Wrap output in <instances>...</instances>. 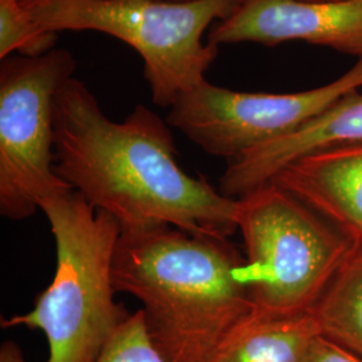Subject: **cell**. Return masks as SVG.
<instances>
[{
  "label": "cell",
  "mask_w": 362,
  "mask_h": 362,
  "mask_svg": "<svg viewBox=\"0 0 362 362\" xmlns=\"http://www.w3.org/2000/svg\"><path fill=\"white\" fill-rule=\"evenodd\" d=\"M303 362H362V358L318 336L313 341Z\"/></svg>",
  "instance_id": "15"
},
{
  "label": "cell",
  "mask_w": 362,
  "mask_h": 362,
  "mask_svg": "<svg viewBox=\"0 0 362 362\" xmlns=\"http://www.w3.org/2000/svg\"><path fill=\"white\" fill-rule=\"evenodd\" d=\"M243 262L228 239L164 226L121 233L113 282L141 302L146 333L167 361L206 362L252 313Z\"/></svg>",
  "instance_id": "2"
},
{
  "label": "cell",
  "mask_w": 362,
  "mask_h": 362,
  "mask_svg": "<svg viewBox=\"0 0 362 362\" xmlns=\"http://www.w3.org/2000/svg\"><path fill=\"white\" fill-rule=\"evenodd\" d=\"M208 42H305L362 59V0H239Z\"/></svg>",
  "instance_id": "8"
},
{
  "label": "cell",
  "mask_w": 362,
  "mask_h": 362,
  "mask_svg": "<svg viewBox=\"0 0 362 362\" xmlns=\"http://www.w3.org/2000/svg\"><path fill=\"white\" fill-rule=\"evenodd\" d=\"M57 34L34 21L30 10L15 0H0V59L13 52L38 57L54 49Z\"/></svg>",
  "instance_id": "13"
},
{
  "label": "cell",
  "mask_w": 362,
  "mask_h": 362,
  "mask_svg": "<svg viewBox=\"0 0 362 362\" xmlns=\"http://www.w3.org/2000/svg\"><path fill=\"white\" fill-rule=\"evenodd\" d=\"M236 224L246 254L239 279L252 313L270 318L311 313L358 245L274 181L238 199Z\"/></svg>",
  "instance_id": "4"
},
{
  "label": "cell",
  "mask_w": 362,
  "mask_h": 362,
  "mask_svg": "<svg viewBox=\"0 0 362 362\" xmlns=\"http://www.w3.org/2000/svg\"><path fill=\"white\" fill-rule=\"evenodd\" d=\"M272 181L362 245V143L303 156Z\"/></svg>",
  "instance_id": "10"
},
{
  "label": "cell",
  "mask_w": 362,
  "mask_h": 362,
  "mask_svg": "<svg viewBox=\"0 0 362 362\" xmlns=\"http://www.w3.org/2000/svg\"><path fill=\"white\" fill-rule=\"evenodd\" d=\"M98 362H168L146 333L141 310L129 314L109 339Z\"/></svg>",
  "instance_id": "14"
},
{
  "label": "cell",
  "mask_w": 362,
  "mask_h": 362,
  "mask_svg": "<svg viewBox=\"0 0 362 362\" xmlns=\"http://www.w3.org/2000/svg\"><path fill=\"white\" fill-rule=\"evenodd\" d=\"M76 66L66 49L1 61L0 215L6 219H28L42 200L71 189L55 170V103Z\"/></svg>",
  "instance_id": "6"
},
{
  "label": "cell",
  "mask_w": 362,
  "mask_h": 362,
  "mask_svg": "<svg viewBox=\"0 0 362 362\" xmlns=\"http://www.w3.org/2000/svg\"><path fill=\"white\" fill-rule=\"evenodd\" d=\"M318 336L311 313L290 318L251 313L206 362H303Z\"/></svg>",
  "instance_id": "11"
},
{
  "label": "cell",
  "mask_w": 362,
  "mask_h": 362,
  "mask_svg": "<svg viewBox=\"0 0 362 362\" xmlns=\"http://www.w3.org/2000/svg\"><path fill=\"white\" fill-rule=\"evenodd\" d=\"M40 211L55 239V274L33 310L1 320V327L40 330L47 362H98L130 314L115 299L113 262L122 230L74 189L46 197Z\"/></svg>",
  "instance_id": "3"
},
{
  "label": "cell",
  "mask_w": 362,
  "mask_h": 362,
  "mask_svg": "<svg viewBox=\"0 0 362 362\" xmlns=\"http://www.w3.org/2000/svg\"><path fill=\"white\" fill-rule=\"evenodd\" d=\"M55 170L122 233L169 226L228 239L238 230V199L181 168L168 122L143 105L112 121L74 77L57 95Z\"/></svg>",
  "instance_id": "1"
},
{
  "label": "cell",
  "mask_w": 362,
  "mask_h": 362,
  "mask_svg": "<svg viewBox=\"0 0 362 362\" xmlns=\"http://www.w3.org/2000/svg\"><path fill=\"white\" fill-rule=\"evenodd\" d=\"M362 143V93L353 91L291 134L264 144L228 163L220 177V194L239 199L269 182L303 156Z\"/></svg>",
  "instance_id": "9"
},
{
  "label": "cell",
  "mask_w": 362,
  "mask_h": 362,
  "mask_svg": "<svg viewBox=\"0 0 362 362\" xmlns=\"http://www.w3.org/2000/svg\"><path fill=\"white\" fill-rule=\"evenodd\" d=\"M19 4H22L23 7H26L28 10H31L33 7H35L37 4H39L40 1H43V0H16Z\"/></svg>",
  "instance_id": "17"
},
{
  "label": "cell",
  "mask_w": 362,
  "mask_h": 362,
  "mask_svg": "<svg viewBox=\"0 0 362 362\" xmlns=\"http://www.w3.org/2000/svg\"><path fill=\"white\" fill-rule=\"evenodd\" d=\"M239 0H43L30 10L52 31H95L119 39L143 58L152 101L170 107L202 85L219 46L204 43L214 22L224 21Z\"/></svg>",
  "instance_id": "5"
},
{
  "label": "cell",
  "mask_w": 362,
  "mask_h": 362,
  "mask_svg": "<svg viewBox=\"0 0 362 362\" xmlns=\"http://www.w3.org/2000/svg\"><path fill=\"white\" fill-rule=\"evenodd\" d=\"M361 89L362 59L334 81L296 93L235 91L204 81L169 107L167 122L208 155L231 161L291 134Z\"/></svg>",
  "instance_id": "7"
},
{
  "label": "cell",
  "mask_w": 362,
  "mask_h": 362,
  "mask_svg": "<svg viewBox=\"0 0 362 362\" xmlns=\"http://www.w3.org/2000/svg\"><path fill=\"white\" fill-rule=\"evenodd\" d=\"M0 362H25L23 353L18 344L6 341L0 346Z\"/></svg>",
  "instance_id": "16"
},
{
  "label": "cell",
  "mask_w": 362,
  "mask_h": 362,
  "mask_svg": "<svg viewBox=\"0 0 362 362\" xmlns=\"http://www.w3.org/2000/svg\"><path fill=\"white\" fill-rule=\"evenodd\" d=\"M311 314L320 336L362 358V245L354 247Z\"/></svg>",
  "instance_id": "12"
}]
</instances>
